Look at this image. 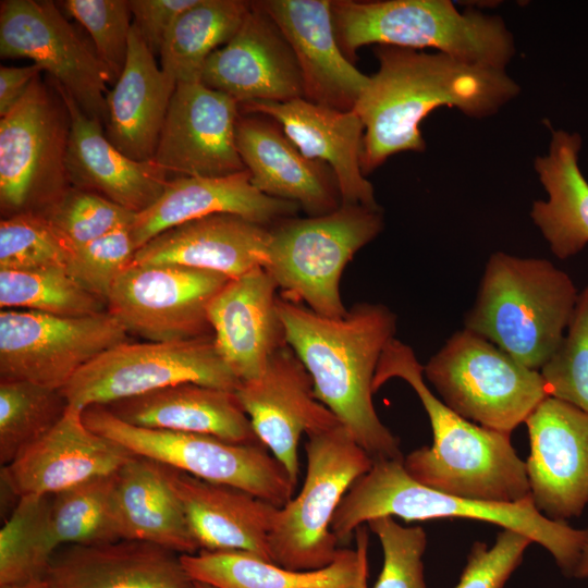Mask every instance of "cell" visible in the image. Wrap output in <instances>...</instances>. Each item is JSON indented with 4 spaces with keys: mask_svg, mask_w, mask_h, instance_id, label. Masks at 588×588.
Listing matches in <instances>:
<instances>
[{
    "mask_svg": "<svg viewBox=\"0 0 588 588\" xmlns=\"http://www.w3.org/2000/svg\"><path fill=\"white\" fill-rule=\"evenodd\" d=\"M83 421L134 455L204 480L243 489L275 506H284L294 495L296 485L262 444H238L208 434L136 427L101 405L86 407Z\"/></svg>",
    "mask_w": 588,
    "mask_h": 588,
    "instance_id": "obj_10",
    "label": "cell"
},
{
    "mask_svg": "<svg viewBox=\"0 0 588 588\" xmlns=\"http://www.w3.org/2000/svg\"><path fill=\"white\" fill-rule=\"evenodd\" d=\"M375 53L379 69L369 76L353 109L365 128L364 175L392 155L425 150L419 125L431 111L446 106L483 118L519 91L504 70L470 64L442 52L380 46Z\"/></svg>",
    "mask_w": 588,
    "mask_h": 588,
    "instance_id": "obj_1",
    "label": "cell"
},
{
    "mask_svg": "<svg viewBox=\"0 0 588 588\" xmlns=\"http://www.w3.org/2000/svg\"><path fill=\"white\" fill-rule=\"evenodd\" d=\"M240 103L201 82L177 83L154 162L167 173L218 177L246 170L236 147Z\"/></svg>",
    "mask_w": 588,
    "mask_h": 588,
    "instance_id": "obj_17",
    "label": "cell"
},
{
    "mask_svg": "<svg viewBox=\"0 0 588 588\" xmlns=\"http://www.w3.org/2000/svg\"><path fill=\"white\" fill-rule=\"evenodd\" d=\"M290 44L297 61L304 98L342 111L353 110L369 76L342 51L330 0L258 1Z\"/></svg>",
    "mask_w": 588,
    "mask_h": 588,
    "instance_id": "obj_22",
    "label": "cell"
},
{
    "mask_svg": "<svg viewBox=\"0 0 588 588\" xmlns=\"http://www.w3.org/2000/svg\"><path fill=\"white\" fill-rule=\"evenodd\" d=\"M41 71V68L34 63L27 66L1 65L0 118L5 115L22 99Z\"/></svg>",
    "mask_w": 588,
    "mask_h": 588,
    "instance_id": "obj_48",
    "label": "cell"
},
{
    "mask_svg": "<svg viewBox=\"0 0 588 588\" xmlns=\"http://www.w3.org/2000/svg\"><path fill=\"white\" fill-rule=\"evenodd\" d=\"M47 588H193L181 554L140 541L63 546L42 577Z\"/></svg>",
    "mask_w": 588,
    "mask_h": 588,
    "instance_id": "obj_28",
    "label": "cell"
},
{
    "mask_svg": "<svg viewBox=\"0 0 588 588\" xmlns=\"http://www.w3.org/2000/svg\"><path fill=\"white\" fill-rule=\"evenodd\" d=\"M115 473L50 495V522L59 548L125 539L115 494Z\"/></svg>",
    "mask_w": 588,
    "mask_h": 588,
    "instance_id": "obj_36",
    "label": "cell"
},
{
    "mask_svg": "<svg viewBox=\"0 0 588 588\" xmlns=\"http://www.w3.org/2000/svg\"><path fill=\"white\" fill-rule=\"evenodd\" d=\"M383 228L380 208L342 204L336 210L307 218H286L269 226L265 269L286 301L329 318L347 309L340 281L354 255Z\"/></svg>",
    "mask_w": 588,
    "mask_h": 588,
    "instance_id": "obj_7",
    "label": "cell"
},
{
    "mask_svg": "<svg viewBox=\"0 0 588 588\" xmlns=\"http://www.w3.org/2000/svg\"><path fill=\"white\" fill-rule=\"evenodd\" d=\"M106 407L122 421L136 427L208 434L238 444H261L235 391L185 382Z\"/></svg>",
    "mask_w": 588,
    "mask_h": 588,
    "instance_id": "obj_30",
    "label": "cell"
},
{
    "mask_svg": "<svg viewBox=\"0 0 588 588\" xmlns=\"http://www.w3.org/2000/svg\"><path fill=\"white\" fill-rule=\"evenodd\" d=\"M235 394L259 441L284 466L295 485L302 434L341 424L316 397L309 372L287 344L270 357L259 377L240 382Z\"/></svg>",
    "mask_w": 588,
    "mask_h": 588,
    "instance_id": "obj_16",
    "label": "cell"
},
{
    "mask_svg": "<svg viewBox=\"0 0 588 588\" xmlns=\"http://www.w3.org/2000/svg\"><path fill=\"white\" fill-rule=\"evenodd\" d=\"M193 588H218V587L212 586V585H210L208 583L194 580Z\"/></svg>",
    "mask_w": 588,
    "mask_h": 588,
    "instance_id": "obj_51",
    "label": "cell"
},
{
    "mask_svg": "<svg viewBox=\"0 0 588 588\" xmlns=\"http://www.w3.org/2000/svg\"><path fill=\"white\" fill-rule=\"evenodd\" d=\"M44 213L77 248L121 226L131 225L135 213L94 192L71 187Z\"/></svg>",
    "mask_w": 588,
    "mask_h": 588,
    "instance_id": "obj_42",
    "label": "cell"
},
{
    "mask_svg": "<svg viewBox=\"0 0 588 588\" xmlns=\"http://www.w3.org/2000/svg\"><path fill=\"white\" fill-rule=\"evenodd\" d=\"M175 87L132 24L125 66L106 97L108 139L133 160L152 161Z\"/></svg>",
    "mask_w": 588,
    "mask_h": 588,
    "instance_id": "obj_31",
    "label": "cell"
},
{
    "mask_svg": "<svg viewBox=\"0 0 588 588\" xmlns=\"http://www.w3.org/2000/svg\"><path fill=\"white\" fill-rule=\"evenodd\" d=\"M393 378L411 385L426 411L433 441L403 460L406 473L437 491L475 500L517 502L530 495L526 465L511 434L483 428L455 413L428 388L413 348L394 338L383 350L373 392Z\"/></svg>",
    "mask_w": 588,
    "mask_h": 588,
    "instance_id": "obj_3",
    "label": "cell"
},
{
    "mask_svg": "<svg viewBox=\"0 0 588 588\" xmlns=\"http://www.w3.org/2000/svg\"><path fill=\"white\" fill-rule=\"evenodd\" d=\"M379 516H397L406 522L460 517L515 530L549 551L566 576L573 575L588 541V529L550 519L536 507L530 495L517 502H495L444 493L413 479L403 460L373 461L344 495L332 518L331 531L344 541L359 526Z\"/></svg>",
    "mask_w": 588,
    "mask_h": 588,
    "instance_id": "obj_4",
    "label": "cell"
},
{
    "mask_svg": "<svg viewBox=\"0 0 588 588\" xmlns=\"http://www.w3.org/2000/svg\"><path fill=\"white\" fill-rule=\"evenodd\" d=\"M115 494L125 539L150 542L181 555L200 551L160 463L132 457L115 473Z\"/></svg>",
    "mask_w": 588,
    "mask_h": 588,
    "instance_id": "obj_34",
    "label": "cell"
},
{
    "mask_svg": "<svg viewBox=\"0 0 588 588\" xmlns=\"http://www.w3.org/2000/svg\"><path fill=\"white\" fill-rule=\"evenodd\" d=\"M278 290L271 274L258 267L230 279L208 304L215 345L240 382L259 377L286 345Z\"/></svg>",
    "mask_w": 588,
    "mask_h": 588,
    "instance_id": "obj_21",
    "label": "cell"
},
{
    "mask_svg": "<svg viewBox=\"0 0 588 588\" xmlns=\"http://www.w3.org/2000/svg\"><path fill=\"white\" fill-rule=\"evenodd\" d=\"M581 138L553 133L549 154L535 169L548 199L532 204L530 218L560 259L578 254L588 244V182L578 167Z\"/></svg>",
    "mask_w": 588,
    "mask_h": 588,
    "instance_id": "obj_33",
    "label": "cell"
},
{
    "mask_svg": "<svg viewBox=\"0 0 588 588\" xmlns=\"http://www.w3.org/2000/svg\"><path fill=\"white\" fill-rule=\"evenodd\" d=\"M58 5L85 27L96 53L117 81L126 63L133 24L128 0H65Z\"/></svg>",
    "mask_w": 588,
    "mask_h": 588,
    "instance_id": "obj_43",
    "label": "cell"
},
{
    "mask_svg": "<svg viewBox=\"0 0 588 588\" xmlns=\"http://www.w3.org/2000/svg\"><path fill=\"white\" fill-rule=\"evenodd\" d=\"M578 294L551 261L497 252L486 264L465 329L540 371L565 335Z\"/></svg>",
    "mask_w": 588,
    "mask_h": 588,
    "instance_id": "obj_5",
    "label": "cell"
},
{
    "mask_svg": "<svg viewBox=\"0 0 588 588\" xmlns=\"http://www.w3.org/2000/svg\"><path fill=\"white\" fill-rule=\"evenodd\" d=\"M50 79L71 118L66 152L71 185L99 194L134 213L152 205L169 181L168 173L154 161H136L120 151L106 136L102 123L87 115Z\"/></svg>",
    "mask_w": 588,
    "mask_h": 588,
    "instance_id": "obj_27",
    "label": "cell"
},
{
    "mask_svg": "<svg viewBox=\"0 0 588 588\" xmlns=\"http://www.w3.org/2000/svg\"><path fill=\"white\" fill-rule=\"evenodd\" d=\"M530 497L553 520L579 516L588 504V413L553 396L525 421Z\"/></svg>",
    "mask_w": 588,
    "mask_h": 588,
    "instance_id": "obj_18",
    "label": "cell"
},
{
    "mask_svg": "<svg viewBox=\"0 0 588 588\" xmlns=\"http://www.w3.org/2000/svg\"><path fill=\"white\" fill-rule=\"evenodd\" d=\"M241 113H258L275 121L301 152L333 171L344 205L380 208L372 184L362 170L365 128L354 111H342L296 98L284 102L252 101Z\"/></svg>",
    "mask_w": 588,
    "mask_h": 588,
    "instance_id": "obj_24",
    "label": "cell"
},
{
    "mask_svg": "<svg viewBox=\"0 0 588 588\" xmlns=\"http://www.w3.org/2000/svg\"><path fill=\"white\" fill-rule=\"evenodd\" d=\"M229 280L180 265L131 264L114 281L107 310L127 332L150 342L206 336L211 332L208 304Z\"/></svg>",
    "mask_w": 588,
    "mask_h": 588,
    "instance_id": "obj_14",
    "label": "cell"
},
{
    "mask_svg": "<svg viewBox=\"0 0 588 588\" xmlns=\"http://www.w3.org/2000/svg\"><path fill=\"white\" fill-rule=\"evenodd\" d=\"M252 1L198 0L170 27L160 50L162 71L177 83L200 82L207 59L241 27Z\"/></svg>",
    "mask_w": 588,
    "mask_h": 588,
    "instance_id": "obj_35",
    "label": "cell"
},
{
    "mask_svg": "<svg viewBox=\"0 0 588 588\" xmlns=\"http://www.w3.org/2000/svg\"><path fill=\"white\" fill-rule=\"evenodd\" d=\"M332 19L339 45L351 61L360 47L378 44L433 48L470 64L504 70L515 51L500 17L461 12L449 0H336Z\"/></svg>",
    "mask_w": 588,
    "mask_h": 588,
    "instance_id": "obj_6",
    "label": "cell"
},
{
    "mask_svg": "<svg viewBox=\"0 0 588 588\" xmlns=\"http://www.w3.org/2000/svg\"><path fill=\"white\" fill-rule=\"evenodd\" d=\"M0 56L33 60L87 115L105 126L106 84L115 81L95 49L65 20L56 2L1 1Z\"/></svg>",
    "mask_w": 588,
    "mask_h": 588,
    "instance_id": "obj_15",
    "label": "cell"
},
{
    "mask_svg": "<svg viewBox=\"0 0 588 588\" xmlns=\"http://www.w3.org/2000/svg\"><path fill=\"white\" fill-rule=\"evenodd\" d=\"M366 588H368V587H366Z\"/></svg>",
    "mask_w": 588,
    "mask_h": 588,
    "instance_id": "obj_52",
    "label": "cell"
},
{
    "mask_svg": "<svg viewBox=\"0 0 588 588\" xmlns=\"http://www.w3.org/2000/svg\"><path fill=\"white\" fill-rule=\"evenodd\" d=\"M422 366L425 379L450 408L501 433L511 434L549 396L539 370L465 328Z\"/></svg>",
    "mask_w": 588,
    "mask_h": 588,
    "instance_id": "obj_9",
    "label": "cell"
},
{
    "mask_svg": "<svg viewBox=\"0 0 588 588\" xmlns=\"http://www.w3.org/2000/svg\"><path fill=\"white\" fill-rule=\"evenodd\" d=\"M572 576L575 578H588V541L581 550Z\"/></svg>",
    "mask_w": 588,
    "mask_h": 588,
    "instance_id": "obj_49",
    "label": "cell"
},
{
    "mask_svg": "<svg viewBox=\"0 0 588 588\" xmlns=\"http://www.w3.org/2000/svg\"><path fill=\"white\" fill-rule=\"evenodd\" d=\"M278 311L286 344L309 372L316 397L372 461L404 460L372 402L379 359L395 338V314L380 303H358L343 317L329 318L281 296Z\"/></svg>",
    "mask_w": 588,
    "mask_h": 588,
    "instance_id": "obj_2",
    "label": "cell"
},
{
    "mask_svg": "<svg viewBox=\"0 0 588 588\" xmlns=\"http://www.w3.org/2000/svg\"><path fill=\"white\" fill-rule=\"evenodd\" d=\"M185 382L230 391L240 384L212 335H206L172 342H123L82 367L60 391L68 405L84 411Z\"/></svg>",
    "mask_w": 588,
    "mask_h": 588,
    "instance_id": "obj_12",
    "label": "cell"
},
{
    "mask_svg": "<svg viewBox=\"0 0 588 588\" xmlns=\"http://www.w3.org/2000/svg\"><path fill=\"white\" fill-rule=\"evenodd\" d=\"M108 310L89 316L1 309L0 377L61 390L86 364L127 341Z\"/></svg>",
    "mask_w": 588,
    "mask_h": 588,
    "instance_id": "obj_13",
    "label": "cell"
},
{
    "mask_svg": "<svg viewBox=\"0 0 588 588\" xmlns=\"http://www.w3.org/2000/svg\"><path fill=\"white\" fill-rule=\"evenodd\" d=\"M200 82L240 105L304 98L294 52L258 1H252L241 27L229 42L207 59Z\"/></svg>",
    "mask_w": 588,
    "mask_h": 588,
    "instance_id": "obj_19",
    "label": "cell"
},
{
    "mask_svg": "<svg viewBox=\"0 0 588 588\" xmlns=\"http://www.w3.org/2000/svg\"><path fill=\"white\" fill-rule=\"evenodd\" d=\"M531 542L527 536L511 529L500 531L492 547L476 541L454 588H503Z\"/></svg>",
    "mask_w": 588,
    "mask_h": 588,
    "instance_id": "obj_46",
    "label": "cell"
},
{
    "mask_svg": "<svg viewBox=\"0 0 588 588\" xmlns=\"http://www.w3.org/2000/svg\"><path fill=\"white\" fill-rule=\"evenodd\" d=\"M540 372L549 396L588 413V285L578 294L559 348Z\"/></svg>",
    "mask_w": 588,
    "mask_h": 588,
    "instance_id": "obj_41",
    "label": "cell"
},
{
    "mask_svg": "<svg viewBox=\"0 0 588 588\" xmlns=\"http://www.w3.org/2000/svg\"><path fill=\"white\" fill-rule=\"evenodd\" d=\"M135 455L90 430L83 411L68 405L42 437L1 466V481L17 499L52 495L89 479L114 474Z\"/></svg>",
    "mask_w": 588,
    "mask_h": 588,
    "instance_id": "obj_20",
    "label": "cell"
},
{
    "mask_svg": "<svg viewBox=\"0 0 588 588\" xmlns=\"http://www.w3.org/2000/svg\"><path fill=\"white\" fill-rule=\"evenodd\" d=\"M135 253L131 225L121 226L74 248L66 270L84 289L106 303L114 281L132 264Z\"/></svg>",
    "mask_w": 588,
    "mask_h": 588,
    "instance_id": "obj_45",
    "label": "cell"
},
{
    "mask_svg": "<svg viewBox=\"0 0 588 588\" xmlns=\"http://www.w3.org/2000/svg\"><path fill=\"white\" fill-rule=\"evenodd\" d=\"M0 588H47L42 579L32 580L28 583L12 585V586H2Z\"/></svg>",
    "mask_w": 588,
    "mask_h": 588,
    "instance_id": "obj_50",
    "label": "cell"
},
{
    "mask_svg": "<svg viewBox=\"0 0 588 588\" xmlns=\"http://www.w3.org/2000/svg\"><path fill=\"white\" fill-rule=\"evenodd\" d=\"M73 248L41 212L0 221V270L68 268Z\"/></svg>",
    "mask_w": 588,
    "mask_h": 588,
    "instance_id": "obj_40",
    "label": "cell"
},
{
    "mask_svg": "<svg viewBox=\"0 0 588 588\" xmlns=\"http://www.w3.org/2000/svg\"><path fill=\"white\" fill-rule=\"evenodd\" d=\"M70 127L62 95L40 75L1 117L0 205L4 218L44 212L72 187L66 169Z\"/></svg>",
    "mask_w": 588,
    "mask_h": 588,
    "instance_id": "obj_11",
    "label": "cell"
},
{
    "mask_svg": "<svg viewBox=\"0 0 588 588\" xmlns=\"http://www.w3.org/2000/svg\"><path fill=\"white\" fill-rule=\"evenodd\" d=\"M60 390L22 380L0 381V464L11 463L62 417Z\"/></svg>",
    "mask_w": 588,
    "mask_h": 588,
    "instance_id": "obj_39",
    "label": "cell"
},
{
    "mask_svg": "<svg viewBox=\"0 0 588 588\" xmlns=\"http://www.w3.org/2000/svg\"><path fill=\"white\" fill-rule=\"evenodd\" d=\"M298 210L294 203L259 192L247 170L218 177L181 175L168 181L152 205L135 213L131 233L137 250L169 229L215 213H233L271 226Z\"/></svg>",
    "mask_w": 588,
    "mask_h": 588,
    "instance_id": "obj_26",
    "label": "cell"
},
{
    "mask_svg": "<svg viewBox=\"0 0 588 588\" xmlns=\"http://www.w3.org/2000/svg\"><path fill=\"white\" fill-rule=\"evenodd\" d=\"M235 137L250 181L262 194L294 203L308 217L328 215L342 205L332 169L304 156L269 117L241 113Z\"/></svg>",
    "mask_w": 588,
    "mask_h": 588,
    "instance_id": "obj_23",
    "label": "cell"
},
{
    "mask_svg": "<svg viewBox=\"0 0 588 588\" xmlns=\"http://www.w3.org/2000/svg\"><path fill=\"white\" fill-rule=\"evenodd\" d=\"M307 469L302 490L279 507L269 536L273 563L293 571L329 566L339 556L331 531L334 513L372 458L342 425L307 434Z\"/></svg>",
    "mask_w": 588,
    "mask_h": 588,
    "instance_id": "obj_8",
    "label": "cell"
},
{
    "mask_svg": "<svg viewBox=\"0 0 588 588\" xmlns=\"http://www.w3.org/2000/svg\"><path fill=\"white\" fill-rule=\"evenodd\" d=\"M197 2L198 0H128L134 16L133 24L154 54L160 53L164 38L177 16Z\"/></svg>",
    "mask_w": 588,
    "mask_h": 588,
    "instance_id": "obj_47",
    "label": "cell"
},
{
    "mask_svg": "<svg viewBox=\"0 0 588 588\" xmlns=\"http://www.w3.org/2000/svg\"><path fill=\"white\" fill-rule=\"evenodd\" d=\"M368 532L356 529V549H341L329 566L293 571L243 551L200 550L181 555L193 580L218 588H366Z\"/></svg>",
    "mask_w": 588,
    "mask_h": 588,
    "instance_id": "obj_32",
    "label": "cell"
},
{
    "mask_svg": "<svg viewBox=\"0 0 588 588\" xmlns=\"http://www.w3.org/2000/svg\"><path fill=\"white\" fill-rule=\"evenodd\" d=\"M378 537L383 565L373 588H428L422 555L427 535L422 527H404L392 516L375 517L366 523Z\"/></svg>",
    "mask_w": 588,
    "mask_h": 588,
    "instance_id": "obj_44",
    "label": "cell"
},
{
    "mask_svg": "<svg viewBox=\"0 0 588 588\" xmlns=\"http://www.w3.org/2000/svg\"><path fill=\"white\" fill-rule=\"evenodd\" d=\"M58 549L50 522V495L17 499L0 529V587L42 579Z\"/></svg>",
    "mask_w": 588,
    "mask_h": 588,
    "instance_id": "obj_37",
    "label": "cell"
},
{
    "mask_svg": "<svg viewBox=\"0 0 588 588\" xmlns=\"http://www.w3.org/2000/svg\"><path fill=\"white\" fill-rule=\"evenodd\" d=\"M1 309L66 317L103 313L106 303L84 289L65 268L0 270Z\"/></svg>",
    "mask_w": 588,
    "mask_h": 588,
    "instance_id": "obj_38",
    "label": "cell"
},
{
    "mask_svg": "<svg viewBox=\"0 0 588 588\" xmlns=\"http://www.w3.org/2000/svg\"><path fill=\"white\" fill-rule=\"evenodd\" d=\"M269 226L233 213H215L169 229L138 248L132 264L180 265L240 277L265 267Z\"/></svg>",
    "mask_w": 588,
    "mask_h": 588,
    "instance_id": "obj_29",
    "label": "cell"
},
{
    "mask_svg": "<svg viewBox=\"0 0 588 588\" xmlns=\"http://www.w3.org/2000/svg\"><path fill=\"white\" fill-rule=\"evenodd\" d=\"M160 465L200 550L243 551L272 562L269 536L279 506L243 489Z\"/></svg>",
    "mask_w": 588,
    "mask_h": 588,
    "instance_id": "obj_25",
    "label": "cell"
}]
</instances>
